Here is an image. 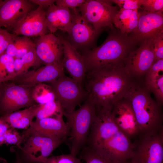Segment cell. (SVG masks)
I'll use <instances>...</instances> for the list:
<instances>
[{"instance_id":"6da1fadb","label":"cell","mask_w":163,"mask_h":163,"mask_svg":"<svg viewBox=\"0 0 163 163\" xmlns=\"http://www.w3.org/2000/svg\"><path fill=\"white\" fill-rule=\"evenodd\" d=\"M135 79L123 63L107 65L86 72L82 85L88 99L96 109L111 110L123 98Z\"/></svg>"},{"instance_id":"7a4b0ae2","label":"cell","mask_w":163,"mask_h":163,"mask_svg":"<svg viewBox=\"0 0 163 163\" xmlns=\"http://www.w3.org/2000/svg\"><path fill=\"white\" fill-rule=\"evenodd\" d=\"M143 79H135L124 96L130 105L140 134L158 131L163 128L162 107L151 97Z\"/></svg>"},{"instance_id":"3957f363","label":"cell","mask_w":163,"mask_h":163,"mask_svg":"<svg viewBox=\"0 0 163 163\" xmlns=\"http://www.w3.org/2000/svg\"><path fill=\"white\" fill-rule=\"evenodd\" d=\"M136 45L129 35L123 34L119 30H111L101 45L82 54L86 72L107 65L124 63Z\"/></svg>"},{"instance_id":"277c9868","label":"cell","mask_w":163,"mask_h":163,"mask_svg":"<svg viewBox=\"0 0 163 163\" xmlns=\"http://www.w3.org/2000/svg\"><path fill=\"white\" fill-rule=\"evenodd\" d=\"M96 111L94 105L86 99L77 110L64 112L63 115L70 129L69 136L66 142L70 153L77 156L86 145Z\"/></svg>"},{"instance_id":"5b68a950","label":"cell","mask_w":163,"mask_h":163,"mask_svg":"<svg viewBox=\"0 0 163 163\" xmlns=\"http://www.w3.org/2000/svg\"><path fill=\"white\" fill-rule=\"evenodd\" d=\"M21 135V142L15 146L21 163H45L53 152L65 142L29 127Z\"/></svg>"},{"instance_id":"8992f818","label":"cell","mask_w":163,"mask_h":163,"mask_svg":"<svg viewBox=\"0 0 163 163\" xmlns=\"http://www.w3.org/2000/svg\"><path fill=\"white\" fill-rule=\"evenodd\" d=\"M11 81L2 82L0 87L1 117L37 104L33 97L34 86L19 85Z\"/></svg>"},{"instance_id":"52a82bcc","label":"cell","mask_w":163,"mask_h":163,"mask_svg":"<svg viewBox=\"0 0 163 163\" xmlns=\"http://www.w3.org/2000/svg\"><path fill=\"white\" fill-rule=\"evenodd\" d=\"M111 0H86L78 8L84 19L95 29L103 31L105 28L115 30L113 19L118 11Z\"/></svg>"},{"instance_id":"ba28073f","label":"cell","mask_w":163,"mask_h":163,"mask_svg":"<svg viewBox=\"0 0 163 163\" xmlns=\"http://www.w3.org/2000/svg\"><path fill=\"white\" fill-rule=\"evenodd\" d=\"M64 112H70L86 99L87 94L83 86L71 78L64 75L54 82L48 83Z\"/></svg>"},{"instance_id":"9c48e42d","label":"cell","mask_w":163,"mask_h":163,"mask_svg":"<svg viewBox=\"0 0 163 163\" xmlns=\"http://www.w3.org/2000/svg\"><path fill=\"white\" fill-rule=\"evenodd\" d=\"M71 11L72 24L67 40L82 55L96 47V40L102 31L96 30L88 23L78 8L76 11Z\"/></svg>"},{"instance_id":"30bf717a","label":"cell","mask_w":163,"mask_h":163,"mask_svg":"<svg viewBox=\"0 0 163 163\" xmlns=\"http://www.w3.org/2000/svg\"><path fill=\"white\" fill-rule=\"evenodd\" d=\"M139 135L131 160L134 163H163V128Z\"/></svg>"},{"instance_id":"8fae6325","label":"cell","mask_w":163,"mask_h":163,"mask_svg":"<svg viewBox=\"0 0 163 163\" xmlns=\"http://www.w3.org/2000/svg\"><path fill=\"white\" fill-rule=\"evenodd\" d=\"M139 45L129 53L124 62L125 69L135 79H143L155 60L152 37Z\"/></svg>"},{"instance_id":"7c38bea8","label":"cell","mask_w":163,"mask_h":163,"mask_svg":"<svg viewBox=\"0 0 163 163\" xmlns=\"http://www.w3.org/2000/svg\"><path fill=\"white\" fill-rule=\"evenodd\" d=\"M64 69L62 61L28 70L11 81L16 84L28 86H34L40 83H50L65 75Z\"/></svg>"},{"instance_id":"4fadbf2b","label":"cell","mask_w":163,"mask_h":163,"mask_svg":"<svg viewBox=\"0 0 163 163\" xmlns=\"http://www.w3.org/2000/svg\"><path fill=\"white\" fill-rule=\"evenodd\" d=\"M30 0H0V28L12 29L34 8Z\"/></svg>"},{"instance_id":"5bb4252c","label":"cell","mask_w":163,"mask_h":163,"mask_svg":"<svg viewBox=\"0 0 163 163\" xmlns=\"http://www.w3.org/2000/svg\"><path fill=\"white\" fill-rule=\"evenodd\" d=\"M62 37L49 33L37 37L34 41L36 54L44 65L62 61Z\"/></svg>"},{"instance_id":"9a60e30c","label":"cell","mask_w":163,"mask_h":163,"mask_svg":"<svg viewBox=\"0 0 163 163\" xmlns=\"http://www.w3.org/2000/svg\"><path fill=\"white\" fill-rule=\"evenodd\" d=\"M12 30L15 35L28 37H37L49 33L45 10L38 6L29 12Z\"/></svg>"},{"instance_id":"2e32d148","label":"cell","mask_w":163,"mask_h":163,"mask_svg":"<svg viewBox=\"0 0 163 163\" xmlns=\"http://www.w3.org/2000/svg\"><path fill=\"white\" fill-rule=\"evenodd\" d=\"M111 114L116 125L131 139L140 132L132 107L123 97L116 102L111 110Z\"/></svg>"},{"instance_id":"e0dca14e","label":"cell","mask_w":163,"mask_h":163,"mask_svg":"<svg viewBox=\"0 0 163 163\" xmlns=\"http://www.w3.org/2000/svg\"><path fill=\"white\" fill-rule=\"evenodd\" d=\"M139 13L137 27L129 35L137 45L163 30V12L152 13L143 10Z\"/></svg>"},{"instance_id":"ac0fdd59","label":"cell","mask_w":163,"mask_h":163,"mask_svg":"<svg viewBox=\"0 0 163 163\" xmlns=\"http://www.w3.org/2000/svg\"><path fill=\"white\" fill-rule=\"evenodd\" d=\"M62 41L63 67L72 78L82 85L86 72L83 56L67 39L62 37Z\"/></svg>"},{"instance_id":"d6986e66","label":"cell","mask_w":163,"mask_h":163,"mask_svg":"<svg viewBox=\"0 0 163 163\" xmlns=\"http://www.w3.org/2000/svg\"><path fill=\"white\" fill-rule=\"evenodd\" d=\"M63 116L36 119L29 127L66 142L69 136L70 129L68 125L64 121Z\"/></svg>"},{"instance_id":"ffe728a7","label":"cell","mask_w":163,"mask_h":163,"mask_svg":"<svg viewBox=\"0 0 163 163\" xmlns=\"http://www.w3.org/2000/svg\"><path fill=\"white\" fill-rule=\"evenodd\" d=\"M45 11L47 26L50 33L54 34L58 30L63 33H68L71 26L72 17L70 9L54 4Z\"/></svg>"},{"instance_id":"44dd1931","label":"cell","mask_w":163,"mask_h":163,"mask_svg":"<svg viewBox=\"0 0 163 163\" xmlns=\"http://www.w3.org/2000/svg\"><path fill=\"white\" fill-rule=\"evenodd\" d=\"M144 83L146 88L154 94L155 101L162 106L163 104V66L160 63H153L145 75Z\"/></svg>"},{"instance_id":"7402d4cb","label":"cell","mask_w":163,"mask_h":163,"mask_svg":"<svg viewBox=\"0 0 163 163\" xmlns=\"http://www.w3.org/2000/svg\"><path fill=\"white\" fill-rule=\"evenodd\" d=\"M138 10L120 9L113 20V24L122 34L128 35L136 29L139 21Z\"/></svg>"},{"instance_id":"603a6c76","label":"cell","mask_w":163,"mask_h":163,"mask_svg":"<svg viewBox=\"0 0 163 163\" xmlns=\"http://www.w3.org/2000/svg\"><path fill=\"white\" fill-rule=\"evenodd\" d=\"M37 105L35 104L23 110L0 117L11 127L27 129L33 121Z\"/></svg>"},{"instance_id":"cb8c5ba5","label":"cell","mask_w":163,"mask_h":163,"mask_svg":"<svg viewBox=\"0 0 163 163\" xmlns=\"http://www.w3.org/2000/svg\"><path fill=\"white\" fill-rule=\"evenodd\" d=\"M35 47L34 42L29 37L15 35L5 53L14 59L20 58Z\"/></svg>"},{"instance_id":"d4e9b609","label":"cell","mask_w":163,"mask_h":163,"mask_svg":"<svg viewBox=\"0 0 163 163\" xmlns=\"http://www.w3.org/2000/svg\"><path fill=\"white\" fill-rule=\"evenodd\" d=\"M42 64H43L38 57L34 47L22 57L14 59L15 78L27 71L31 67H39Z\"/></svg>"},{"instance_id":"484cf974","label":"cell","mask_w":163,"mask_h":163,"mask_svg":"<svg viewBox=\"0 0 163 163\" xmlns=\"http://www.w3.org/2000/svg\"><path fill=\"white\" fill-rule=\"evenodd\" d=\"M63 112L60 103L54 100L43 104H37L35 117L36 120H39L63 115Z\"/></svg>"},{"instance_id":"4316f807","label":"cell","mask_w":163,"mask_h":163,"mask_svg":"<svg viewBox=\"0 0 163 163\" xmlns=\"http://www.w3.org/2000/svg\"><path fill=\"white\" fill-rule=\"evenodd\" d=\"M33 97L37 104H43L50 101L56 100L51 87L48 84L45 83L39 84L34 86Z\"/></svg>"},{"instance_id":"83f0119b","label":"cell","mask_w":163,"mask_h":163,"mask_svg":"<svg viewBox=\"0 0 163 163\" xmlns=\"http://www.w3.org/2000/svg\"><path fill=\"white\" fill-rule=\"evenodd\" d=\"M14 60V58L5 53L0 56V77L3 82L15 78Z\"/></svg>"},{"instance_id":"f1b7e54d","label":"cell","mask_w":163,"mask_h":163,"mask_svg":"<svg viewBox=\"0 0 163 163\" xmlns=\"http://www.w3.org/2000/svg\"><path fill=\"white\" fill-rule=\"evenodd\" d=\"M79 154L78 158L86 163H117L101 156L87 145L81 150Z\"/></svg>"},{"instance_id":"f546056e","label":"cell","mask_w":163,"mask_h":163,"mask_svg":"<svg viewBox=\"0 0 163 163\" xmlns=\"http://www.w3.org/2000/svg\"><path fill=\"white\" fill-rule=\"evenodd\" d=\"M45 163H83L78 158L71 153L49 157Z\"/></svg>"},{"instance_id":"4dcf8cb0","label":"cell","mask_w":163,"mask_h":163,"mask_svg":"<svg viewBox=\"0 0 163 163\" xmlns=\"http://www.w3.org/2000/svg\"><path fill=\"white\" fill-rule=\"evenodd\" d=\"M151 37L155 54V61L163 59V30Z\"/></svg>"},{"instance_id":"1f68e13d","label":"cell","mask_w":163,"mask_h":163,"mask_svg":"<svg viewBox=\"0 0 163 163\" xmlns=\"http://www.w3.org/2000/svg\"><path fill=\"white\" fill-rule=\"evenodd\" d=\"M143 10L155 13L163 12V0H142Z\"/></svg>"},{"instance_id":"d6a6232c","label":"cell","mask_w":163,"mask_h":163,"mask_svg":"<svg viewBox=\"0 0 163 163\" xmlns=\"http://www.w3.org/2000/svg\"><path fill=\"white\" fill-rule=\"evenodd\" d=\"M22 140L21 134L15 129L10 127L7 131L4 139V144L6 145H14L17 146Z\"/></svg>"},{"instance_id":"836d02e7","label":"cell","mask_w":163,"mask_h":163,"mask_svg":"<svg viewBox=\"0 0 163 163\" xmlns=\"http://www.w3.org/2000/svg\"><path fill=\"white\" fill-rule=\"evenodd\" d=\"M120 9L138 10L141 9L142 0H111Z\"/></svg>"},{"instance_id":"e575fe53","label":"cell","mask_w":163,"mask_h":163,"mask_svg":"<svg viewBox=\"0 0 163 163\" xmlns=\"http://www.w3.org/2000/svg\"><path fill=\"white\" fill-rule=\"evenodd\" d=\"M15 35L5 29L0 28V56L5 53Z\"/></svg>"},{"instance_id":"d590c367","label":"cell","mask_w":163,"mask_h":163,"mask_svg":"<svg viewBox=\"0 0 163 163\" xmlns=\"http://www.w3.org/2000/svg\"><path fill=\"white\" fill-rule=\"evenodd\" d=\"M86 0H56L55 4L57 5L75 11Z\"/></svg>"},{"instance_id":"8d00e7d4","label":"cell","mask_w":163,"mask_h":163,"mask_svg":"<svg viewBox=\"0 0 163 163\" xmlns=\"http://www.w3.org/2000/svg\"><path fill=\"white\" fill-rule=\"evenodd\" d=\"M10 127V126L0 117V145L4 144L5 134Z\"/></svg>"},{"instance_id":"74e56055","label":"cell","mask_w":163,"mask_h":163,"mask_svg":"<svg viewBox=\"0 0 163 163\" xmlns=\"http://www.w3.org/2000/svg\"><path fill=\"white\" fill-rule=\"evenodd\" d=\"M34 4L42 7L44 10L46 9L55 3V0H30Z\"/></svg>"},{"instance_id":"f35d334b","label":"cell","mask_w":163,"mask_h":163,"mask_svg":"<svg viewBox=\"0 0 163 163\" xmlns=\"http://www.w3.org/2000/svg\"><path fill=\"white\" fill-rule=\"evenodd\" d=\"M13 151L15 152L16 155L15 163H21L19 158V153L18 150L16 149V150L14 149H13Z\"/></svg>"},{"instance_id":"ab89813d","label":"cell","mask_w":163,"mask_h":163,"mask_svg":"<svg viewBox=\"0 0 163 163\" xmlns=\"http://www.w3.org/2000/svg\"><path fill=\"white\" fill-rule=\"evenodd\" d=\"M0 163H7V161L5 159L0 158Z\"/></svg>"},{"instance_id":"60d3db41","label":"cell","mask_w":163,"mask_h":163,"mask_svg":"<svg viewBox=\"0 0 163 163\" xmlns=\"http://www.w3.org/2000/svg\"><path fill=\"white\" fill-rule=\"evenodd\" d=\"M125 163H134L130 159Z\"/></svg>"},{"instance_id":"b9f144b4","label":"cell","mask_w":163,"mask_h":163,"mask_svg":"<svg viewBox=\"0 0 163 163\" xmlns=\"http://www.w3.org/2000/svg\"><path fill=\"white\" fill-rule=\"evenodd\" d=\"M2 82H3L2 81V79L0 77V87Z\"/></svg>"}]
</instances>
